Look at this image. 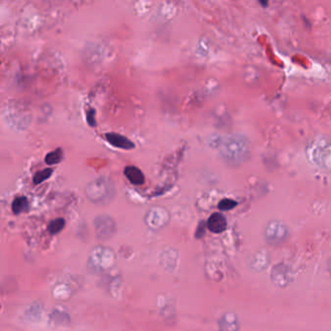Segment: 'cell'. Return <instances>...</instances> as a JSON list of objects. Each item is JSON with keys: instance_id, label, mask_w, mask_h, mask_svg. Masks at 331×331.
<instances>
[{"instance_id": "8992f818", "label": "cell", "mask_w": 331, "mask_h": 331, "mask_svg": "<svg viewBox=\"0 0 331 331\" xmlns=\"http://www.w3.org/2000/svg\"><path fill=\"white\" fill-rule=\"evenodd\" d=\"M286 236V230L282 228H267L266 230V238L268 242L272 244H277L280 243Z\"/></svg>"}, {"instance_id": "4fadbf2b", "label": "cell", "mask_w": 331, "mask_h": 331, "mask_svg": "<svg viewBox=\"0 0 331 331\" xmlns=\"http://www.w3.org/2000/svg\"><path fill=\"white\" fill-rule=\"evenodd\" d=\"M207 224H205L204 222H201L199 224L198 228V230L196 232V238H201L204 234H205V228H206Z\"/></svg>"}, {"instance_id": "30bf717a", "label": "cell", "mask_w": 331, "mask_h": 331, "mask_svg": "<svg viewBox=\"0 0 331 331\" xmlns=\"http://www.w3.org/2000/svg\"><path fill=\"white\" fill-rule=\"evenodd\" d=\"M64 226H66V220L62 218H58L50 222L48 230L52 234H58L64 228Z\"/></svg>"}, {"instance_id": "8fae6325", "label": "cell", "mask_w": 331, "mask_h": 331, "mask_svg": "<svg viewBox=\"0 0 331 331\" xmlns=\"http://www.w3.org/2000/svg\"><path fill=\"white\" fill-rule=\"evenodd\" d=\"M237 206V202L232 199H222L218 203V209L222 211H228Z\"/></svg>"}, {"instance_id": "7a4b0ae2", "label": "cell", "mask_w": 331, "mask_h": 331, "mask_svg": "<svg viewBox=\"0 0 331 331\" xmlns=\"http://www.w3.org/2000/svg\"><path fill=\"white\" fill-rule=\"evenodd\" d=\"M96 228L100 238L106 239L115 232V222L110 216H101L96 220Z\"/></svg>"}, {"instance_id": "52a82bcc", "label": "cell", "mask_w": 331, "mask_h": 331, "mask_svg": "<svg viewBox=\"0 0 331 331\" xmlns=\"http://www.w3.org/2000/svg\"><path fill=\"white\" fill-rule=\"evenodd\" d=\"M28 207H30L28 200L26 196H18L17 198L14 199L12 203V210L16 215L26 212L28 210Z\"/></svg>"}, {"instance_id": "277c9868", "label": "cell", "mask_w": 331, "mask_h": 331, "mask_svg": "<svg viewBox=\"0 0 331 331\" xmlns=\"http://www.w3.org/2000/svg\"><path fill=\"white\" fill-rule=\"evenodd\" d=\"M228 222L224 216L220 213H214L208 218L207 228L210 232L214 233H222L226 228Z\"/></svg>"}, {"instance_id": "5b68a950", "label": "cell", "mask_w": 331, "mask_h": 331, "mask_svg": "<svg viewBox=\"0 0 331 331\" xmlns=\"http://www.w3.org/2000/svg\"><path fill=\"white\" fill-rule=\"evenodd\" d=\"M124 173L126 176V178L130 180V182L133 184L139 186V184H143L145 182V176L143 172L136 166H126L124 168Z\"/></svg>"}, {"instance_id": "7c38bea8", "label": "cell", "mask_w": 331, "mask_h": 331, "mask_svg": "<svg viewBox=\"0 0 331 331\" xmlns=\"http://www.w3.org/2000/svg\"><path fill=\"white\" fill-rule=\"evenodd\" d=\"M86 122L90 126L96 128V110L92 108H90L86 111Z\"/></svg>"}, {"instance_id": "3957f363", "label": "cell", "mask_w": 331, "mask_h": 331, "mask_svg": "<svg viewBox=\"0 0 331 331\" xmlns=\"http://www.w3.org/2000/svg\"><path fill=\"white\" fill-rule=\"evenodd\" d=\"M105 136H106L107 141L116 148L124 150H132L135 148L134 143L124 135H120L118 133L109 132L107 133Z\"/></svg>"}, {"instance_id": "9c48e42d", "label": "cell", "mask_w": 331, "mask_h": 331, "mask_svg": "<svg viewBox=\"0 0 331 331\" xmlns=\"http://www.w3.org/2000/svg\"><path fill=\"white\" fill-rule=\"evenodd\" d=\"M52 175V169H50V168L38 171L34 174V182L35 184H39L48 180Z\"/></svg>"}, {"instance_id": "6da1fadb", "label": "cell", "mask_w": 331, "mask_h": 331, "mask_svg": "<svg viewBox=\"0 0 331 331\" xmlns=\"http://www.w3.org/2000/svg\"><path fill=\"white\" fill-rule=\"evenodd\" d=\"M110 186L108 182L105 180H96L94 182H90L86 188V194L88 198L92 201H100L108 196L110 192Z\"/></svg>"}, {"instance_id": "ba28073f", "label": "cell", "mask_w": 331, "mask_h": 331, "mask_svg": "<svg viewBox=\"0 0 331 331\" xmlns=\"http://www.w3.org/2000/svg\"><path fill=\"white\" fill-rule=\"evenodd\" d=\"M62 158H64V150L60 148H58V149L54 150L49 154H47V156L45 158V162L48 166L58 164L62 160Z\"/></svg>"}]
</instances>
